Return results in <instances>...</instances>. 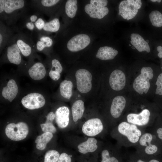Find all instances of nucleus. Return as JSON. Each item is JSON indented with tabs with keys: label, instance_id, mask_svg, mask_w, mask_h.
<instances>
[{
	"label": "nucleus",
	"instance_id": "1",
	"mask_svg": "<svg viewBox=\"0 0 162 162\" xmlns=\"http://www.w3.org/2000/svg\"><path fill=\"white\" fill-rule=\"evenodd\" d=\"M117 129L122 138V144L126 147L136 146L140 137L145 132L144 129L125 121L119 123Z\"/></svg>",
	"mask_w": 162,
	"mask_h": 162
},
{
	"label": "nucleus",
	"instance_id": "2",
	"mask_svg": "<svg viewBox=\"0 0 162 162\" xmlns=\"http://www.w3.org/2000/svg\"><path fill=\"white\" fill-rule=\"evenodd\" d=\"M4 2L3 10L0 12V18L8 26L12 25L20 16H23L27 2L24 0H4Z\"/></svg>",
	"mask_w": 162,
	"mask_h": 162
},
{
	"label": "nucleus",
	"instance_id": "3",
	"mask_svg": "<svg viewBox=\"0 0 162 162\" xmlns=\"http://www.w3.org/2000/svg\"><path fill=\"white\" fill-rule=\"evenodd\" d=\"M154 136L149 132H145L140 137L137 144L135 147L136 152L144 157H151L158 151L157 146L152 143Z\"/></svg>",
	"mask_w": 162,
	"mask_h": 162
},
{
	"label": "nucleus",
	"instance_id": "4",
	"mask_svg": "<svg viewBox=\"0 0 162 162\" xmlns=\"http://www.w3.org/2000/svg\"><path fill=\"white\" fill-rule=\"evenodd\" d=\"M153 70L150 67H145L141 70L140 74L134 82L133 87L134 90L140 94L144 92L147 94L150 87L149 80L153 77Z\"/></svg>",
	"mask_w": 162,
	"mask_h": 162
},
{
	"label": "nucleus",
	"instance_id": "5",
	"mask_svg": "<svg viewBox=\"0 0 162 162\" xmlns=\"http://www.w3.org/2000/svg\"><path fill=\"white\" fill-rule=\"evenodd\" d=\"M28 132L27 124L23 122H20L17 124L10 123L7 125L5 129L7 136L14 141L24 139L27 136Z\"/></svg>",
	"mask_w": 162,
	"mask_h": 162
},
{
	"label": "nucleus",
	"instance_id": "6",
	"mask_svg": "<svg viewBox=\"0 0 162 162\" xmlns=\"http://www.w3.org/2000/svg\"><path fill=\"white\" fill-rule=\"evenodd\" d=\"M140 0H127L121 1L119 5L118 14L124 19L129 20L137 14L141 7Z\"/></svg>",
	"mask_w": 162,
	"mask_h": 162
},
{
	"label": "nucleus",
	"instance_id": "7",
	"mask_svg": "<svg viewBox=\"0 0 162 162\" xmlns=\"http://www.w3.org/2000/svg\"><path fill=\"white\" fill-rule=\"evenodd\" d=\"M151 112L147 109H144L139 113L131 112L126 117L124 121L135 124L139 128L144 129L150 125Z\"/></svg>",
	"mask_w": 162,
	"mask_h": 162
},
{
	"label": "nucleus",
	"instance_id": "8",
	"mask_svg": "<svg viewBox=\"0 0 162 162\" xmlns=\"http://www.w3.org/2000/svg\"><path fill=\"white\" fill-rule=\"evenodd\" d=\"M14 33L9 39L5 47L9 61L11 63L19 65L22 61L21 53L16 42V33Z\"/></svg>",
	"mask_w": 162,
	"mask_h": 162
},
{
	"label": "nucleus",
	"instance_id": "9",
	"mask_svg": "<svg viewBox=\"0 0 162 162\" xmlns=\"http://www.w3.org/2000/svg\"><path fill=\"white\" fill-rule=\"evenodd\" d=\"M75 77L77 88L80 92L85 93L91 90L92 76L88 71L84 69H79L76 73Z\"/></svg>",
	"mask_w": 162,
	"mask_h": 162
},
{
	"label": "nucleus",
	"instance_id": "10",
	"mask_svg": "<svg viewBox=\"0 0 162 162\" xmlns=\"http://www.w3.org/2000/svg\"><path fill=\"white\" fill-rule=\"evenodd\" d=\"M22 105L26 108L31 110L40 108L46 103L44 96L38 93H32L27 94L21 100Z\"/></svg>",
	"mask_w": 162,
	"mask_h": 162
},
{
	"label": "nucleus",
	"instance_id": "11",
	"mask_svg": "<svg viewBox=\"0 0 162 162\" xmlns=\"http://www.w3.org/2000/svg\"><path fill=\"white\" fill-rule=\"evenodd\" d=\"M16 42L21 54L25 57L29 56L35 48L31 38L22 32H16Z\"/></svg>",
	"mask_w": 162,
	"mask_h": 162
},
{
	"label": "nucleus",
	"instance_id": "12",
	"mask_svg": "<svg viewBox=\"0 0 162 162\" xmlns=\"http://www.w3.org/2000/svg\"><path fill=\"white\" fill-rule=\"evenodd\" d=\"M90 41V38L87 34H79L72 37L68 41L67 47L70 51L77 52L85 48Z\"/></svg>",
	"mask_w": 162,
	"mask_h": 162
},
{
	"label": "nucleus",
	"instance_id": "13",
	"mask_svg": "<svg viewBox=\"0 0 162 162\" xmlns=\"http://www.w3.org/2000/svg\"><path fill=\"white\" fill-rule=\"evenodd\" d=\"M104 128L101 120L98 118L90 119L83 124L82 127L83 133L86 135L94 136L100 133Z\"/></svg>",
	"mask_w": 162,
	"mask_h": 162
},
{
	"label": "nucleus",
	"instance_id": "14",
	"mask_svg": "<svg viewBox=\"0 0 162 162\" xmlns=\"http://www.w3.org/2000/svg\"><path fill=\"white\" fill-rule=\"evenodd\" d=\"M110 85L112 89L118 91L123 89L126 84V77L122 70L116 69L111 73L109 78Z\"/></svg>",
	"mask_w": 162,
	"mask_h": 162
},
{
	"label": "nucleus",
	"instance_id": "15",
	"mask_svg": "<svg viewBox=\"0 0 162 162\" xmlns=\"http://www.w3.org/2000/svg\"><path fill=\"white\" fill-rule=\"evenodd\" d=\"M126 103L125 98L122 96H118L113 98L110 108V113L113 117L115 118L120 117L125 109Z\"/></svg>",
	"mask_w": 162,
	"mask_h": 162
},
{
	"label": "nucleus",
	"instance_id": "16",
	"mask_svg": "<svg viewBox=\"0 0 162 162\" xmlns=\"http://www.w3.org/2000/svg\"><path fill=\"white\" fill-rule=\"evenodd\" d=\"M36 31L38 33L37 38L35 40H32L36 49L41 52L51 47L53 44V40L47 34L40 31Z\"/></svg>",
	"mask_w": 162,
	"mask_h": 162
},
{
	"label": "nucleus",
	"instance_id": "17",
	"mask_svg": "<svg viewBox=\"0 0 162 162\" xmlns=\"http://www.w3.org/2000/svg\"><path fill=\"white\" fill-rule=\"evenodd\" d=\"M69 110L66 106L60 107L56 110L55 119L59 128H64L68 126L69 122Z\"/></svg>",
	"mask_w": 162,
	"mask_h": 162
},
{
	"label": "nucleus",
	"instance_id": "18",
	"mask_svg": "<svg viewBox=\"0 0 162 162\" xmlns=\"http://www.w3.org/2000/svg\"><path fill=\"white\" fill-rule=\"evenodd\" d=\"M84 9L91 17L98 19L103 18L109 12L108 8L106 6H96L90 4L86 5Z\"/></svg>",
	"mask_w": 162,
	"mask_h": 162
},
{
	"label": "nucleus",
	"instance_id": "19",
	"mask_svg": "<svg viewBox=\"0 0 162 162\" xmlns=\"http://www.w3.org/2000/svg\"><path fill=\"white\" fill-rule=\"evenodd\" d=\"M18 91L16 82L14 80L11 79L8 82L7 86L3 88L2 94L5 99L11 102L16 98Z\"/></svg>",
	"mask_w": 162,
	"mask_h": 162
},
{
	"label": "nucleus",
	"instance_id": "20",
	"mask_svg": "<svg viewBox=\"0 0 162 162\" xmlns=\"http://www.w3.org/2000/svg\"><path fill=\"white\" fill-rule=\"evenodd\" d=\"M46 70L44 65L40 62L34 64L28 70L30 77L33 80H40L43 79L46 74Z\"/></svg>",
	"mask_w": 162,
	"mask_h": 162
},
{
	"label": "nucleus",
	"instance_id": "21",
	"mask_svg": "<svg viewBox=\"0 0 162 162\" xmlns=\"http://www.w3.org/2000/svg\"><path fill=\"white\" fill-rule=\"evenodd\" d=\"M131 44L139 52L145 51L147 52H150V48L148 43L140 34L136 33H132L130 36Z\"/></svg>",
	"mask_w": 162,
	"mask_h": 162
},
{
	"label": "nucleus",
	"instance_id": "22",
	"mask_svg": "<svg viewBox=\"0 0 162 162\" xmlns=\"http://www.w3.org/2000/svg\"><path fill=\"white\" fill-rule=\"evenodd\" d=\"M118 51L108 46H102L99 48L96 57L103 60L113 59L118 54Z\"/></svg>",
	"mask_w": 162,
	"mask_h": 162
},
{
	"label": "nucleus",
	"instance_id": "23",
	"mask_svg": "<svg viewBox=\"0 0 162 162\" xmlns=\"http://www.w3.org/2000/svg\"><path fill=\"white\" fill-rule=\"evenodd\" d=\"M97 142V140L94 138H88L86 141L78 145L77 148L79 152L84 154L94 152L98 148Z\"/></svg>",
	"mask_w": 162,
	"mask_h": 162
},
{
	"label": "nucleus",
	"instance_id": "24",
	"mask_svg": "<svg viewBox=\"0 0 162 162\" xmlns=\"http://www.w3.org/2000/svg\"><path fill=\"white\" fill-rule=\"evenodd\" d=\"M59 0L32 1V4L38 10L47 14V10L59 2Z\"/></svg>",
	"mask_w": 162,
	"mask_h": 162
},
{
	"label": "nucleus",
	"instance_id": "25",
	"mask_svg": "<svg viewBox=\"0 0 162 162\" xmlns=\"http://www.w3.org/2000/svg\"><path fill=\"white\" fill-rule=\"evenodd\" d=\"M71 110L73 121L76 122L82 118L83 114L85 110L84 102L81 100L76 101L72 105Z\"/></svg>",
	"mask_w": 162,
	"mask_h": 162
},
{
	"label": "nucleus",
	"instance_id": "26",
	"mask_svg": "<svg viewBox=\"0 0 162 162\" xmlns=\"http://www.w3.org/2000/svg\"><path fill=\"white\" fill-rule=\"evenodd\" d=\"M0 21V50L5 47L8 40L13 32L10 28Z\"/></svg>",
	"mask_w": 162,
	"mask_h": 162
},
{
	"label": "nucleus",
	"instance_id": "27",
	"mask_svg": "<svg viewBox=\"0 0 162 162\" xmlns=\"http://www.w3.org/2000/svg\"><path fill=\"white\" fill-rule=\"evenodd\" d=\"M53 136L52 134L49 132L44 133L38 136L35 140L37 148L41 150L45 149L47 144L50 141Z\"/></svg>",
	"mask_w": 162,
	"mask_h": 162
},
{
	"label": "nucleus",
	"instance_id": "28",
	"mask_svg": "<svg viewBox=\"0 0 162 162\" xmlns=\"http://www.w3.org/2000/svg\"><path fill=\"white\" fill-rule=\"evenodd\" d=\"M72 82L70 80H65L62 82L59 86L61 96L63 98L69 99L72 95Z\"/></svg>",
	"mask_w": 162,
	"mask_h": 162
},
{
	"label": "nucleus",
	"instance_id": "29",
	"mask_svg": "<svg viewBox=\"0 0 162 162\" xmlns=\"http://www.w3.org/2000/svg\"><path fill=\"white\" fill-rule=\"evenodd\" d=\"M60 27L59 19L55 18L48 22L46 21L44 27L40 32L47 34L49 32H56L59 30Z\"/></svg>",
	"mask_w": 162,
	"mask_h": 162
},
{
	"label": "nucleus",
	"instance_id": "30",
	"mask_svg": "<svg viewBox=\"0 0 162 162\" xmlns=\"http://www.w3.org/2000/svg\"><path fill=\"white\" fill-rule=\"evenodd\" d=\"M76 0H68L65 3V12L66 14L70 18L74 17L77 10Z\"/></svg>",
	"mask_w": 162,
	"mask_h": 162
},
{
	"label": "nucleus",
	"instance_id": "31",
	"mask_svg": "<svg viewBox=\"0 0 162 162\" xmlns=\"http://www.w3.org/2000/svg\"><path fill=\"white\" fill-rule=\"evenodd\" d=\"M149 18L153 26L156 27L162 26V14L159 11H152L149 14Z\"/></svg>",
	"mask_w": 162,
	"mask_h": 162
},
{
	"label": "nucleus",
	"instance_id": "32",
	"mask_svg": "<svg viewBox=\"0 0 162 162\" xmlns=\"http://www.w3.org/2000/svg\"><path fill=\"white\" fill-rule=\"evenodd\" d=\"M129 159L132 162H160L156 159L152 158V157L142 156L136 153L130 155Z\"/></svg>",
	"mask_w": 162,
	"mask_h": 162
},
{
	"label": "nucleus",
	"instance_id": "33",
	"mask_svg": "<svg viewBox=\"0 0 162 162\" xmlns=\"http://www.w3.org/2000/svg\"><path fill=\"white\" fill-rule=\"evenodd\" d=\"M60 156L57 151L51 150L47 152L45 155L44 162H56Z\"/></svg>",
	"mask_w": 162,
	"mask_h": 162
},
{
	"label": "nucleus",
	"instance_id": "34",
	"mask_svg": "<svg viewBox=\"0 0 162 162\" xmlns=\"http://www.w3.org/2000/svg\"><path fill=\"white\" fill-rule=\"evenodd\" d=\"M102 160L100 162H123L122 160L114 156H111L107 149L104 150L101 152Z\"/></svg>",
	"mask_w": 162,
	"mask_h": 162
},
{
	"label": "nucleus",
	"instance_id": "35",
	"mask_svg": "<svg viewBox=\"0 0 162 162\" xmlns=\"http://www.w3.org/2000/svg\"><path fill=\"white\" fill-rule=\"evenodd\" d=\"M42 130L45 132H50L52 134L55 133L56 131V129L52 124V122H46L40 125Z\"/></svg>",
	"mask_w": 162,
	"mask_h": 162
},
{
	"label": "nucleus",
	"instance_id": "36",
	"mask_svg": "<svg viewBox=\"0 0 162 162\" xmlns=\"http://www.w3.org/2000/svg\"><path fill=\"white\" fill-rule=\"evenodd\" d=\"M46 22L43 18L40 16L34 23L35 28L34 31H41L44 26Z\"/></svg>",
	"mask_w": 162,
	"mask_h": 162
},
{
	"label": "nucleus",
	"instance_id": "37",
	"mask_svg": "<svg viewBox=\"0 0 162 162\" xmlns=\"http://www.w3.org/2000/svg\"><path fill=\"white\" fill-rule=\"evenodd\" d=\"M155 85L157 86L155 94L162 95V73L158 76Z\"/></svg>",
	"mask_w": 162,
	"mask_h": 162
},
{
	"label": "nucleus",
	"instance_id": "38",
	"mask_svg": "<svg viewBox=\"0 0 162 162\" xmlns=\"http://www.w3.org/2000/svg\"><path fill=\"white\" fill-rule=\"evenodd\" d=\"M52 68H54L55 70L60 73L62 71L63 68L59 61L56 59H53L51 62Z\"/></svg>",
	"mask_w": 162,
	"mask_h": 162
},
{
	"label": "nucleus",
	"instance_id": "39",
	"mask_svg": "<svg viewBox=\"0 0 162 162\" xmlns=\"http://www.w3.org/2000/svg\"><path fill=\"white\" fill-rule=\"evenodd\" d=\"M108 3L106 0H91L90 4L96 6L105 7Z\"/></svg>",
	"mask_w": 162,
	"mask_h": 162
},
{
	"label": "nucleus",
	"instance_id": "40",
	"mask_svg": "<svg viewBox=\"0 0 162 162\" xmlns=\"http://www.w3.org/2000/svg\"><path fill=\"white\" fill-rule=\"evenodd\" d=\"M57 162H71V159L70 155L62 153L60 155Z\"/></svg>",
	"mask_w": 162,
	"mask_h": 162
},
{
	"label": "nucleus",
	"instance_id": "41",
	"mask_svg": "<svg viewBox=\"0 0 162 162\" xmlns=\"http://www.w3.org/2000/svg\"><path fill=\"white\" fill-rule=\"evenodd\" d=\"M49 75L52 80L55 81L58 80L61 76L59 73L52 69L49 73Z\"/></svg>",
	"mask_w": 162,
	"mask_h": 162
},
{
	"label": "nucleus",
	"instance_id": "42",
	"mask_svg": "<svg viewBox=\"0 0 162 162\" xmlns=\"http://www.w3.org/2000/svg\"><path fill=\"white\" fill-rule=\"evenodd\" d=\"M39 17L37 14H33L28 16L26 20L34 23Z\"/></svg>",
	"mask_w": 162,
	"mask_h": 162
},
{
	"label": "nucleus",
	"instance_id": "43",
	"mask_svg": "<svg viewBox=\"0 0 162 162\" xmlns=\"http://www.w3.org/2000/svg\"><path fill=\"white\" fill-rule=\"evenodd\" d=\"M25 26L29 30L33 31H35V28L34 23L27 20L25 22Z\"/></svg>",
	"mask_w": 162,
	"mask_h": 162
},
{
	"label": "nucleus",
	"instance_id": "44",
	"mask_svg": "<svg viewBox=\"0 0 162 162\" xmlns=\"http://www.w3.org/2000/svg\"><path fill=\"white\" fill-rule=\"evenodd\" d=\"M55 115L54 113L52 112H49L46 116V122H52L55 118Z\"/></svg>",
	"mask_w": 162,
	"mask_h": 162
},
{
	"label": "nucleus",
	"instance_id": "45",
	"mask_svg": "<svg viewBox=\"0 0 162 162\" xmlns=\"http://www.w3.org/2000/svg\"><path fill=\"white\" fill-rule=\"evenodd\" d=\"M156 133L158 138L162 140V128H160L157 129Z\"/></svg>",
	"mask_w": 162,
	"mask_h": 162
},
{
	"label": "nucleus",
	"instance_id": "46",
	"mask_svg": "<svg viewBox=\"0 0 162 162\" xmlns=\"http://www.w3.org/2000/svg\"><path fill=\"white\" fill-rule=\"evenodd\" d=\"M157 49L158 52V56L159 58H162V47L160 46H158Z\"/></svg>",
	"mask_w": 162,
	"mask_h": 162
},
{
	"label": "nucleus",
	"instance_id": "47",
	"mask_svg": "<svg viewBox=\"0 0 162 162\" xmlns=\"http://www.w3.org/2000/svg\"><path fill=\"white\" fill-rule=\"evenodd\" d=\"M151 1L152 2H157V0H151Z\"/></svg>",
	"mask_w": 162,
	"mask_h": 162
},
{
	"label": "nucleus",
	"instance_id": "48",
	"mask_svg": "<svg viewBox=\"0 0 162 162\" xmlns=\"http://www.w3.org/2000/svg\"><path fill=\"white\" fill-rule=\"evenodd\" d=\"M131 48L133 49H134L135 48L134 46H132Z\"/></svg>",
	"mask_w": 162,
	"mask_h": 162
},
{
	"label": "nucleus",
	"instance_id": "49",
	"mask_svg": "<svg viewBox=\"0 0 162 162\" xmlns=\"http://www.w3.org/2000/svg\"><path fill=\"white\" fill-rule=\"evenodd\" d=\"M157 1L158 2L160 3L161 2V0H157Z\"/></svg>",
	"mask_w": 162,
	"mask_h": 162
},
{
	"label": "nucleus",
	"instance_id": "50",
	"mask_svg": "<svg viewBox=\"0 0 162 162\" xmlns=\"http://www.w3.org/2000/svg\"><path fill=\"white\" fill-rule=\"evenodd\" d=\"M146 42L147 43H149V40H146Z\"/></svg>",
	"mask_w": 162,
	"mask_h": 162
},
{
	"label": "nucleus",
	"instance_id": "51",
	"mask_svg": "<svg viewBox=\"0 0 162 162\" xmlns=\"http://www.w3.org/2000/svg\"><path fill=\"white\" fill-rule=\"evenodd\" d=\"M127 162H132L131 160H128Z\"/></svg>",
	"mask_w": 162,
	"mask_h": 162
},
{
	"label": "nucleus",
	"instance_id": "52",
	"mask_svg": "<svg viewBox=\"0 0 162 162\" xmlns=\"http://www.w3.org/2000/svg\"><path fill=\"white\" fill-rule=\"evenodd\" d=\"M129 46H131V45H130V44H129Z\"/></svg>",
	"mask_w": 162,
	"mask_h": 162
}]
</instances>
